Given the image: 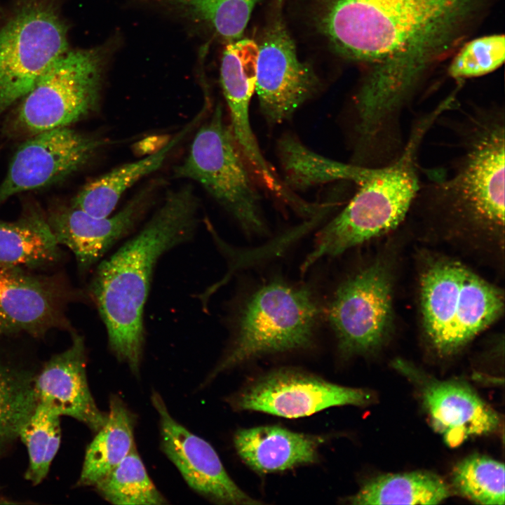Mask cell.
<instances>
[{"label": "cell", "instance_id": "6da1fadb", "mask_svg": "<svg viewBox=\"0 0 505 505\" xmlns=\"http://www.w3.org/2000/svg\"><path fill=\"white\" fill-rule=\"evenodd\" d=\"M475 0H328L320 26L342 55L369 66L353 101L368 134L399 133L404 111L432 62L448 50Z\"/></svg>", "mask_w": 505, "mask_h": 505}, {"label": "cell", "instance_id": "7a4b0ae2", "mask_svg": "<svg viewBox=\"0 0 505 505\" xmlns=\"http://www.w3.org/2000/svg\"><path fill=\"white\" fill-rule=\"evenodd\" d=\"M199 212L191 184L168 190L142 228L100 263L90 283L109 348L135 375L142 359L144 310L155 267L163 255L193 238Z\"/></svg>", "mask_w": 505, "mask_h": 505}, {"label": "cell", "instance_id": "3957f363", "mask_svg": "<svg viewBox=\"0 0 505 505\" xmlns=\"http://www.w3.org/2000/svg\"><path fill=\"white\" fill-rule=\"evenodd\" d=\"M455 125L457 156L445 168L424 170L410 209L447 229L503 234L504 107H469Z\"/></svg>", "mask_w": 505, "mask_h": 505}, {"label": "cell", "instance_id": "277c9868", "mask_svg": "<svg viewBox=\"0 0 505 505\" xmlns=\"http://www.w3.org/2000/svg\"><path fill=\"white\" fill-rule=\"evenodd\" d=\"M447 109L440 102L416 118L400 154L389 163L370 167L342 210L317 234L314 248L301 267L305 271L318 260L386 234L408 216L420 184L419 154L424 137Z\"/></svg>", "mask_w": 505, "mask_h": 505}, {"label": "cell", "instance_id": "5b68a950", "mask_svg": "<svg viewBox=\"0 0 505 505\" xmlns=\"http://www.w3.org/2000/svg\"><path fill=\"white\" fill-rule=\"evenodd\" d=\"M319 314L309 288L281 278L263 284L234 318L230 342L206 382L256 358L309 348Z\"/></svg>", "mask_w": 505, "mask_h": 505}, {"label": "cell", "instance_id": "8992f818", "mask_svg": "<svg viewBox=\"0 0 505 505\" xmlns=\"http://www.w3.org/2000/svg\"><path fill=\"white\" fill-rule=\"evenodd\" d=\"M423 328L441 356L459 352L499 318L501 290L459 262L439 259L427 265L420 279Z\"/></svg>", "mask_w": 505, "mask_h": 505}, {"label": "cell", "instance_id": "52a82bcc", "mask_svg": "<svg viewBox=\"0 0 505 505\" xmlns=\"http://www.w3.org/2000/svg\"><path fill=\"white\" fill-rule=\"evenodd\" d=\"M173 174L202 186L247 234L267 232L255 177L225 123L220 104L198 129L187 155Z\"/></svg>", "mask_w": 505, "mask_h": 505}, {"label": "cell", "instance_id": "ba28073f", "mask_svg": "<svg viewBox=\"0 0 505 505\" xmlns=\"http://www.w3.org/2000/svg\"><path fill=\"white\" fill-rule=\"evenodd\" d=\"M67 50V26L56 6L23 1L0 29V114Z\"/></svg>", "mask_w": 505, "mask_h": 505}, {"label": "cell", "instance_id": "9c48e42d", "mask_svg": "<svg viewBox=\"0 0 505 505\" xmlns=\"http://www.w3.org/2000/svg\"><path fill=\"white\" fill-rule=\"evenodd\" d=\"M103 55L100 50H67L23 96L14 124L38 133L80 121L99 105Z\"/></svg>", "mask_w": 505, "mask_h": 505}, {"label": "cell", "instance_id": "30bf717a", "mask_svg": "<svg viewBox=\"0 0 505 505\" xmlns=\"http://www.w3.org/2000/svg\"><path fill=\"white\" fill-rule=\"evenodd\" d=\"M392 279L387 264L377 260L336 289L327 316L338 350L345 356L375 351L393 325Z\"/></svg>", "mask_w": 505, "mask_h": 505}, {"label": "cell", "instance_id": "8fae6325", "mask_svg": "<svg viewBox=\"0 0 505 505\" xmlns=\"http://www.w3.org/2000/svg\"><path fill=\"white\" fill-rule=\"evenodd\" d=\"M370 391L339 385L292 368H281L258 377L229 398L237 410L299 418L335 406H366Z\"/></svg>", "mask_w": 505, "mask_h": 505}, {"label": "cell", "instance_id": "7c38bea8", "mask_svg": "<svg viewBox=\"0 0 505 505\" xmlns=\"http://www.w3.org/2000/svg\"><path fill=\"white\" fill-rule=\"evenodd\" d=\"M259 46L255 91L269 124H280L317 92L313 69L299 60L295 42L280 14L266 28Z\"/></svg>", "mask_w": 505, "mask_h": 505}, {"label": "cell", "instance_id": "4fadbf2b", "mask_svg": "<svg viewBox=\"0 0 505 505\" xmlns=\"http://www.w3.org/2000/svg\"><path fill=\"white\" fill-rule=\"evenodd\" d=\"M108 141L68 127L46 130L15 152L0 185V203L18 193L63 180L87 163Z\"/></svg>", "mask_w": 505, "mask_h": 505}, {"label": "cell", "instance_id": "5bb4252c", "mask_svg": "<svg viewBox=\"0 0 505 505\" xmlns=\"http://www.w3.org/2000/svg\"><path fill=\"white\" fill-rule=\"evenodd\" d=\"M392 365L417 388L432 427L448 446L499 428L498 413L466 383L437 379L401 359Z\"/></svg>", "mask_w": 505, "mask_h": 505}, {"label": "cell", "instance_id": "9a60e30c", "mask_svg": "<svg viewBox=\"0 0 505 505\" xmlns=\"http://www.w3.org/2000/svg\"><path fill=\"white\" fill-rule=\"evenodd\" d=\"M152 402L159 415L161 449L191 489L218 504H262L231 479L208 442L170 415L159 393L153 391Z\"/></svg>", "mask_w": 505, "mask_h": 505}, {"label": "cell", "instance_id": "2e32d148", "mask_svg": "<svg viewBox=\"0 0 505 505\" xmlns=\"http://www.w3.org/2000/svg\"><path fill=\"white\" fill-rule=\"evenodd\" d=\"M69 298L57 281L0 263V337L21 332L40 337L53 328L72 330L64 312Z\"/></svg>", "mask_w": 505, "mask_h": 505}, {"label": "cell", "instance_id": "e0dca14e", "mask_svg": "<svg viewBox=\"0 0 505 505\" xmlns=\"http://www.w3.org/2000/svg\"><path fill=\"white\" fill-rule=\"evenodd\" d=\"M152 191V186L145 187L107 217H93L71 206L51 211L47 221L57 243L72 250L79 271L85 273L133 230L148 210Z\"/></svg>", "mask_w": 505, "mask_h": 505}, {"label": "cell", "instance_id": "ac0fdd59", "mask_svg": "<svg viewBox=\"0 0 505 505\" xmlns=\"http://www.w3.org/2000/svg\"><path fill=\"white\" fill-rule=\"evenodd\" d=\"M86 367L83 337L73 332L71 346L54 355L36 374L34 389L38 403L97 432L105 423L107 414L100 410L93 399Z\"/></svg>", "mask_w": 505, "mask_h": 505}, {"label": "cell", "instance_id": "d6986e66", "mask_svg": "<svg viewBox=\"0 0 505 505\" xmlns=\"http://www.w3.org/2000/svg\"><path fill=\"white\" fill-rule=\"evenodd\" d=\"M325 439L278 426H261L238 430L234 436L236 450L252 470L269 473L317 462L318 448Z\"/></svg>", "mask_w": 505, "mask_h": 505}, {"label": "cell", "instance_id": "ffe728a7", "mask_svg": "<svg viewBox=\"0 0 505 505\" xmlns=\"http://www.w3.org/2000/svg\"><path fill=\"white\" fill-rule=\"evenodd\" d=\"M194 123L182 129L156 152L138 161L122 164L89 182L73 199L72 206L93 217L110 215L128 189L161 167L172 149L187 134Z\"/></svg>", "mask_w": 505, "mask_h": 505}, {"label": "cell", "instance_id": "44dd1931", "mask_svg": "<svg viewBox=\"0 0 505 505\" xmlns=\"http://www.w3.org/2000/svg\"><path fill=\"white\" fill-rule=\"evenodd\" d=\"M135 415L117 396L109 399L104 425L88 445L79 486H95L129 453L134 443Z\"/></svg>", "mask_w": 505, "mask_h": 505}, {"label": "cell", "instance_id": "7402d4cb", "mask_svg": "<svg viewBox=\"0 0 505 505\" xmlns=\"http://www.w3.org/2000/svg\"><path fill=\"white\" fill-rule=\"evenodd\" d=\"M61 257L47 219L29 210L14 222H0V263L36 268L56 263Z\"/></svg>", "mask_w": 505, "mask_h": 505}, {"label": "cell", "instance_id": "603a6c76", "mask_svg": "<svg viewBox=\"0 0 505 505\" xmlns=\"http://www.w3.org/2000/svg\"><path fill=\"white\" fill-rule=\"evenodd\" d=\"M450 494V487L441 477L414 471L374 477L347 500L354 505L437 504Z\"/></svg>", "mask_w": 505, "mask_h": 505}, {"label": "cell", "instance_id": "cb8c5ba5", "mask_svg": "<svg viewBox=\"0 0 505 505\" xmlns=\"http://www.w3.org/2000/svg\"><path fill=\"white\" fill-rule=\"evenodd\" d=\"M277 149L284 183L290 189H305L339 180L357 184L366 171L365 166L324 157L290 134L279 140Z\"/></svg>", "mask_w": 505, "mask_h": 505}, {"label": "cell", "instance_id": "d4e9b609", "mask_svg": "<svg viewBox=\"0 0 505 505\" xmlns=\"http://www.w3.org/2000/svg\"><path fill=\"white\" fill-rule=\"evenodd\" d=\"M36 374L0 357V452L18 438L36 406Z\"/></svg>", "mask_w": 505, "mask_h": 505}, {"label": "cell", "instance_id": "484cf974", "mask_svg": "<svg viewBox=\"0 0 505 505\" xmlns=\"http://www.w3.org/2000/svg\"><path fill=\"white\" fill-rule=\"evenodd\" d=\"M94 487L101 497L114 504L161 505L168 502L150 479L135 445Z\"/></svg>", "mask_w": 505, "mask_h": 505}, {"label": "cell", "instance_id": "4316f807", "mask_svg": "<svg viewBox=\"0 0 505 505\" xmlns=\"http://www.w3.org/2000/svg\"><path fill=\"white\" fill-rule=\"evenodd\" d=\"M60 417L47 406L38 403L22 426L18 438L25 445L29 465L25 478L36 485L46 477L59 449L61 439Z\"/></svg>", "mask_w": 505, "mask_h": 505}, {"label": "cell", "instance_id": "83f0119b", "mask_svg": "<svg viewBox=\"0 0 505 505\" xmlns=\"http://www.w3.org/2000/svg\"><path fill=\"white\" fill-rule=\"evenodd\" d=\"M452 485L462 497L479 504H504V464L480 454L458 462L452 473Z\"/></svg>", "mask_w": 505, "mask_h": 505}, {"label": "cell", "instance_id": "f1b7e54d", "mask_svg": "<svg viewBox=\"0 0 505 505\" xmlns=\"http://www.w3.org/2000/svg\"><path fill=\"white\" fill-rule=\"evenodd\" d=\"M259 1L163 0L206 23L229 42L241 39Z\"/></svg>", "mask_w": 505, "mask_h": 505}, {"label": "cell", "instance_id": "f546056e", "mask_svg": "<svg viewBox=\"0 0 505 505\" xmlns=\"http://www.w3.org/2000/svg\"><path fill=\"white\" fill-rule=\"evenodd\" d=\"M505 58L504 36L495 34L476 39L456 55L449 67L455 79L476 77L499 67Z\"/></svg>", "mask_w": 505, "mask_h": 505}, {"label": "cell", "instance_id": "4dcf8cb0", "mask_svg": "<svg viewBox=\"0 0 505 505\" xmlns=\"http://www.w3.org/2000/svg\"><path fill=\"white\" fill-rule=\"evenodd\" d=\"M1 500H4V499H2L0 497V503H2V501H1Z\"/></svg>", "mask_w": 505, "mask_h": 505}]
</instances>
